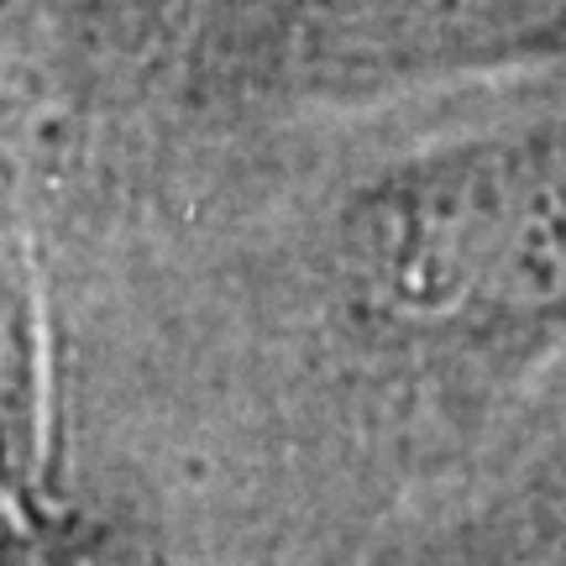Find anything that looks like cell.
Here are the masks:
<instances>
[{"label":"cell","mask_w":566,"mask_h":566,"mask_svg":"<svg viewBox=\"0 0 566 566\" xmlns=\"http://www.w3.org/2000/svg\"><path fill=\"white\" fill-rule=\"evenodd\" d=\"M562 63L566 0H195L179 111L231 137Z\"/></svg>","instance_id":"obj_1"},{"label":"cell","mask_w":566,"mask_h":566,"mask_svg":"<svg viewBox=\"0 0 566 566\" xmlns=\"http://www.w3.org/2000/svg\"><path fill=\"white\" fill-rule=\"evenodd\" d=\"M384 546L436 566H566V367Z\"/></svg>","instance_id":"obj_2"},{"label":"cell","mask_w":566,"mask_h":566,"mask_svg":"<svg viewBox=\"0 0 566 566\" xmlns=\"http://www.w3.org/2000/svg\"><path fill=\"white\" fill-rule=\"evenodd\" d=\"M53 304L21 210L0 200V478L53 520Z\"/></svg>","instance_id":"obj_3"},{"label":"cell","mask_w":566,"mask_h":566,"mask_svg":"<svg viewBox=\"0 0 566 566\" xmlns=\"http://www.w3.org/2000/svg\"><path fill=\"white\" fill-rule=\"evenodd\" d=\"M0 566H59V520H48L0 478Z\"/></svg>","instance_id":"obj_4"},{"label":"cell","mask_w":566,"mask_h":566,"mask_svg":"<svg viewBox=\"0 0 566 566\" xmlns=\"http://www.w3.org/2000/svg\"><path fill=\"white\" fill-rule=\"evenodd\" d=\"M69 6L95 21H147V17H168V11L179 21H189L195 0H69Z\"/></svg>","instance_id":"obj_5"},{"label":"cell","mask_w":566,"mask_h":566,"mask_svg":"<svg viewBox=\"0 0 566 566\" xmlns=\"http://www.w3.org/2000/svg\"><path fill=\"white\" fill-rule=\"evenodd\" d=\"M59 566H101V562H95L90 551H80V546H74V541H69V535L59 530Z\"/></svg>","instance_id":"obj_6"},{"label":"cell","mask_w":566,"mask_h":566,"mask_svg":"<svg viewBox=\"0 0 566 566\" xmlns=\"http://www.w3.org/2000/svg\"><path fill=\"white\" fill-rule=\"evenodd\" d=\"M367 566H420V562H399V556H373Z\"/></svg>","instance_id":"obj_7"}]
</instances>
